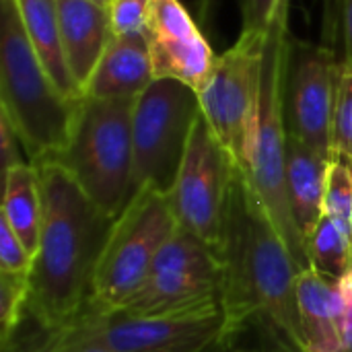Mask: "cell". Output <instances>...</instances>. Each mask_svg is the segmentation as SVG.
<instances>
[{"label":"cell","mask_w":352,"mask_h":352,"mask_svg":"<svg viewBox=\"0 0 352 352\" xmlns=\"http://www.w3.org/2000/svg\"><path fill=\"white\" fill-rule=\"evenodd\" d=\"M324 214L332 217L352 237V161L342 153H332L328 165Z\"/></svg>","instance_id":"cell-22"},{"label":"cell","mask_w":352,"mask_h":352,"mask_svg":"<svg viewBox=\"0 0 352 352\" xmlns=\"http://www.w3.org/2000/svg\"><path fill=\"white\" fill-rule=\"evenodd\" d=\"M223 264L219 252L177 227L161 248L142 285L113 311L159 316L221 299Z\"/></svg>","instance_id":"cell-11"},{"label":"cell","mask_w":352,"mask_h":352,"mask_svg":"<svg viewBox=\"0 0 352 352\" xmlns=\"http://www.w3.org/2000/svg\"><path fill=\"white\" fill-rule=\"evenodd\" d=\"M175 229L177 221L169 194L155 188L134 192L126 208L111 223L85 311L107 314L118 309L142 285Z\"/></svg>","instance_id":"cell-6"},{"label":"cell","mask_w":352,"mask_h":352,"mask_svg":"<svg viewBox=\"0 0 352 352\" xmlns=\"http://www.w3.org/2000/svg\"><path fill=\"white\" fill-rule=\"evenodd\" d=\"M58 10L64 58L74 82L85 95L87 82L116 37L109 10L91 0H58Z\"/></svg>","instance_id":"cell-14"},{"label":"cell","mask_w":352,"mask_h":352,"mask_svg":"<svg viewBox=\"0 0 352 352\" xmlns=\"http://www.w3.org/2000/svg\"><path fill=\"white\" fill-rule=\"evenodd\" d=\"M136 99L82 97L62 165L111 221L132 198V113Z\"/></svg>","instance_id":"cell-5"},{"label":"cell","mask_w":352,"mask_h":352,"mask_svg":"<svg viewBox=\"0 0 352 352\" xmlns=\"http://www.w3.org/2000/svg\"><path fill=\"white\" fill-rule=\"evenodd\" d=\"M305 248L309 266L328 278L342 280L352 270L351 235L328 214L307 237Z\"/></svg>","instance_id":"cell-20"},{"label":"cell","mask_w":352,"mask_h":352,"mask_svg":"<svg viewBox=\"0 0 352 352\" xmlns=\"http://www.w3.org/2000/svg\"><path fill=\"white\" fill-rule=\"evenodd\" d=\"M342 27H344V66L352 72V0H342Z\"/></svg>","instance_id":"cell-29"},{"label":"cell","mask_w":352,"mask_h":352,"mask_svg":"<svg viewBox=\"0 0 352 352\" xmlns=\"http://www.w3.org/2000/svg\"><path fill=\"white\" fill-rule=\"evenodd\" d=\"M237 167L204 113L198 116L175 184L169 192L177 227L219 252Z\"/></svg>","instance_id":"cell-10"},{"label":"cell","mask_w":352,"mask_h":352,"mask_svg":"<svg viewBox=\"0 0 352 352\" xmlns=\"http://www.w3.org/2000/svg\"><path fill=\"white\" fill-rule=\"evenodd\" d=\"M0 272L29 276L33 272V256L25 250L12 229L0 219Z\"/></svg>","instance_id":"cell-24"},{"label":"cell","mask_w":352,"mask_h":352,"mask_svg":"<svg viewBox=\"0 0 352 352\" xmlns=\"http://www.w3.org/2000/svg\"><path fill=\"white\" fill-rule=\"evenodd\" d=\"M80 105L82 99L64 95L47 74L25 33L16 0H0V111L31 165L66 148Z\"/></svg>","instance_id":"cell-3"},{"label":"cell","mask_w":352,"mask_h":352,"mask_svg":"<svg viewBox=\"0 0 352 352\" xmlns=\"http://www.w3.org/2000/svg\"><path fill=\"white\" fill-rule=\"evenodd\" d=\"M144 37L155 78L179 80L196 93L206 87L217 56L179 0H148Z\"/></svg>","instance_id":"cell-13"},{"label":"cell","mask_w":352,"mask_h":352,"mask_svg":"<svg viewBox=\"0 0 352 352\" xmlns=\"http://www.w3.org/2000/svg\"><path fill=\"white\" fill-rule=\"evenodd\" d=\"M297 303L307 352L342 351V301L340 280L328 278L314 268L297 276Z\"/></svg>","instance_id":"cell-16"},{"label":"cell","mask_w":352,"mask_h":352,"mask_svg":"<svg viewBox=\"0 0 352 352\" xmlns=\"http://www.w3.org/2000/svg\"><path fill=\"white\" fill-rule=\"evenodd\" d=\"M340 68L326 45L289 41L285 72L287 132L330 161L334 153L332 126Z\"/></svg>","instance_id":"cell-12"},{"label":"cell","mask_w":352,"mask_h":352,"mask_svg":"<svg viewBox=\"0 0 352 352\" xmlns=\"http://www.w3.org/2000/svg\"><path fill=\"white\" fill-rule=\"evenodd\" d=\"M155 80L148 43L142 33L113 37L99 60L85 97L97 99H136Z\"/></svg>","instance_id":"cell-15"},{"label":"cell","mask_w":352,"mask_h":352,"mask_svg":"<svg viewBox=\"0 0 352 352\" xmlns=\"http://www.w3.org/2000/svg\"><path fill=\"white\" fill-rule=\"evenodd\" d=\"M33 167L41 186L43 223L25 318L43 328H62L89 305L97 262L113 221L62 165L45 161Z\"/></svg>","instance_id":"cell-2"},{"label":"cell","mask_w":352,"mask_h":352,"mask_svg":"<svg viewBox=\"0 0 352 352\" xmlns=\"http://www.w3.org/2000/svg\"><path fill=\"white\" fill-rule=\"evenodd\" d=\"M225 352H262V351H250V349H229Z\"/></svg>","instance_id":"cell-30"},{"label":"cell","mask_w":352,"mask_h":352,"mask_svg":"<svg viewBox=\"0 0 352 352\" xmlns=\"http://www.w3.org/2000/svg\"><path fill=\"white\" fill-rule=\"evenodd\" d=\"M351 258H352V237H351Z\"/></svg>","instance_id":"cell-32"},{"label":"cell","mask_w":352,"mask_h":352,"mask_svg":"<svg viewBox=\"0 0 352 352\" xmlns=\"http://www.w3.org/2000/svg\"><path fill=\"white\" fill-rule=\"evenodd\" d=\"M91 2H95V4H101V6H107L111 0H91Z\"/></svg>","instance_id":"cell-31"},{"label":"cell","mask_w":352,"mask_h":352,"mask_svg":"<svg viewBox=\"0 0 352 352\" xmlns=\"http://www.w3.org/2000/svg\"><path fill=\"white\" fill-rule=\"evenodd\" d=\"M280 0H243V31H266Z\"/></svg>","instance_id":"cell-26"},{"label":"cell","mask_w":352,"mask_h":352,"mask_svg":"<svg viewBox=\"0 0 352 352\" xmlns=\"http://www.w3.org/2000/svg\"><path fill=\"white\" fill-rule=\"evenodd\" d=\"M148 0H111L107 4L113 35H134L144 31Z\"/></svg>","instance_id":"cell-25"},{"label":"cell","mask_w":352,"mask_h":352,"mask_svg":"<svg viewBox=\"0 0 352 352\" xmlns=\"http://www.w3.org/2000/svg\"><path fill=\"white\" fill-rule=\"evenodd\" d=\"M330 161L322 159L299 138L289 134L287 140V182L293 219L307 241L324 217L326 175Z\"/></svg>","instance_id":"cell-17"},{"label":"cell","mask_w":352,"mask_h":352,"mask_svg":"<svg viewBox=\"0 0 352 352\" xmlns=\"http://www.w3.org/2000/svg\"><path fill=\"white\" fill-rule=\"evenodd\" d=\"M221 305L229 342L254 330L262 352H307L299 303L301 272L243 173L237 171L223 239Z\"/></svg>","instance_id":"cell-1"},{"label":"cell","mask_w":352,"mask_h":352,"mask_svg":"<svg viewBox=\"0 0 352 352\" xmlns=\"http://www.w3.org/2000/svg\"><path fill=\"white\" fill-rule=\"evenodd\" d=\"M332 140L334 153H342L352 161V72L342 68L336 87Z\"/></svg>","instance_id":"cell-23"},{"label":"cell","mask_w":352,"mask_h":352,"mask_svg":"<svg viewBox=\"0 0 352 352\" xmlns=\"http://www.w3.org/2000/svg\"><path fill=\"white\" fill-rule=\"evenodd\" d=\"M0 219L12 229L25 250L35 258L43 223V200L39 175L31 163H23L4 171Z\"/></svg>","instance_id":"cell-19"},{"label":"cell","mask_w":352,"mask_h":352,"mask_svg":"<svg viewBox=\"0 0 352 352\" xmlns=\"http://www.w3.org/2000/svg\"><path fill=\"white\" fill-rule=\"evenodd\" d=\"M66 328L111 352H225L235 349L227 336L221 299L159 316L82 311Z\"/></svg>","instance_id":"cell-8"},{"label":"cell","mask_w":352,"mask_h":352,"mask_svg":"<svg viewBox=\"0 0 352 352\" xmlns=\"http://www.w3.org/2000/svg\"><path fill=\"white\" fill-rule=\"evenodd\" d=\"M202 113L198 93L173 78H155L132 113V194H169L184 163L192 128Z\"/></svg>","instance_id":"cell-7"},{"label":"cell","mask_w":352,"mask_h":352,"mask_svg":"<svg viewBox=\"0 0 352 352\" xmlns=\"http://www.w3.org/2000/svg\"><path fill=\"white\" fill-rule=\"evenodd\" d=\"M0 352H111L95 344L70 328H43L29 318H23L10 340L0 344Z\"/></svg>","instance_id":"cell-21"},{"label":"cell","mask_w":352,"mask_h":352,"mask_svg":"<svg viewBox=\"0 0 352 352\" xmlns=\"http://www.w3.org/2000/svg\"><path fill=\"white\" fill-rule=\"evenodd\" d=\"M264 39L266 31H243L233 47L217 56L214 70L198 93L208 126L243 177L250 173L254 151Z\"/></svg>","instance_id":"cell-9"},{"label":"cell","mask_w":352,"mask_h":352,"mask_svg":"<svg viewBox=\"0 0 352 352\" xmlns=\"http://www.w3.org/2000/svg\"><path fill=\"white\" fill-rule=\"evenodd\" d=\"M0 144H2V169L8 171L16 165L29 163L27 159L21 157V140L12 128V124L8 122V118L0 111Z\"/></svg>","instance_id":"cell-27"},{"label":"cell","mask_w":352,"mask_h":352,"mask_svg":"<svg viewBox=\"0 0 352 352\" xmlns=\"http://www.w3.org/2000/svg\"><path fill=\"white\" fill-rule=\"evenodd\" d=\"M340 301H342V351L352 352V270L340 280Z\"/></svg>","instance_id":"cell-28"},{"label":"cell","mask_w":352,"mask_h":352,"mask_svg":"<svg viewBox=\"0 0 352 352\" xmlns=\"http://www.w3.org/2000/svg\"><path fill=\"white\" fill-rule=\"evenodd\" d=\"M16 6L25 33L52 80L64 95L82 99L85 95L74 82L64 58L58 0H16Z\"/></svg>","instance_id":"cell-18"},{"label":"cell","mask_w":352,"mask_h":352,"mask_svg":"<svg viewBox=\"0 0 352 352\" xmlns=\"http://www.w3.org/2000/svg\"><path fill=\"white\" fill-rule=\"evenodd\" d=\"M289 6L280 0L272 21L266 27L260 99L256 116L254 151L248 184L268 214L270 223L291 250L301 270L311 268L305 239L293 219L287 182V122H285V72L289 54Z\"/></svg>","instance_id":"cell-4"}]
</instances>
